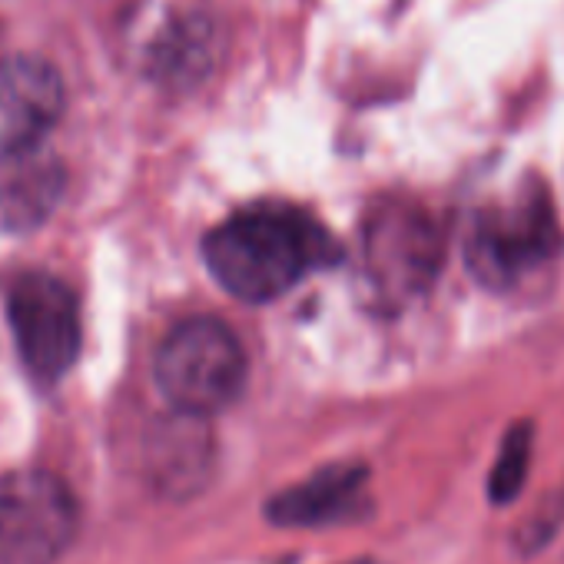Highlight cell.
I'll use <instances>...</instances> for the list:
<instances>
[{"label": "cell", "instance_id": "7", "mask_svg": "<svg viewBox=\"0 0 564 564\" xmlns=\"http://www.w3.org/2000/svg\"><path fill=\"white\" fill-rule=\"evenodd\" d=\"M64 113L61 74L34 57H0V153L44 147V137Z\"/></svg>", "mask_w": 564, "mask_h": 564}, {"label": "cell", "instance_id": "6", "mask_svg": "<svg viewBox=\"0 0 564 564\" xmlns=\"http://www.w3.org/2000/svg\"><path fill=\"white\" fill-rule=\"evenodd\" d=\"M8 313L24 369L37 382L54 386L80 352V310L74 293L57 275L28 272L11 286Z\"/></svg>", "mask_w": 564, "mask_h": 564}, {"label": "cell", "instance_id": "9", "mask_svg": "<svg viewBox=\"0 0 564 564\" xmlns=\"http://www.w3.org/2000/svg\"><path fill=\"white\" fill-rule=\"evenodd\" d=\"M369 471L362 465H329L316 471L313 478L279 491L265 501V518L290 528H313V524H333L349 518L362 505Z\"/></svg>", "mask_w": 564, "mask_h": 564}, {"label": "cell", "instance_id": "3", "mask_svg": "<svg viewBox=\"0 0 564 564\" xmlns=\"http://www.w3.org/2000/svg\"><path fill=\"white\" fill-rule=\"evenodd\" d=\"M561 246V229L544 186L521 189L511 203L485 209L468 239L465 259L475 279L491 290H505L524 272L547 262Z\"/></svg>", "mask_w": 564, "mask_h": 564}, {"label": "cell", "instance_id": "8", "mask_svg": "<svg viewBox=\"0 0 564 564\" xmlns=\"http://www.w3.org/2000/svg\"><path fill=\"white\" fill-rule=\"evenodd\" d=\"M64 193V166L44 147L0 153V229L24 232L41 226Z\"/></svg>", "mask_w": 564, "mask_h": 564}, {"label": "cell", "instance_id": "5", "mask_svg": "<svg viewBox=\"0 0 564 564\" xmlns=\"http://www.w3.org/2000/svg\"><path fill=\"white\" fill-rule=\"evenodd\" d=\"M442 265V236L432 216L409 203H379L366 223V269L379 296L392 303L415 300L432 286Z\"/></svg>", "mask_w": 564, "mask_h": 564}, {"label": "cell", "instance_id": "1", "mask_svg": "<svg viewBox=\"0 0 564 564\" xmlns=\"http://www.w3.org/2000/svg\"><path fill=\"white\" fill-rule=\"evenodd\" d=\"M203 252L226 293L242 303H269L290 293L310 269L336 259V242L313 216L265 203L219 223Z\"/></svg>", "mask_w": 564, "mask_h": 564}, {"label": "cell", "instance_id": "11", "mask_svg": "<svg viewBox=\"0 0 564 564\" xmlns=\"http://www.w3.org/2000/svg\"><path fill=\"white\" fill-rule=\"evenodd\" d=\"M528 465H531V429L528 425H514L495 458L491 478H488V495L498 505H508L518 498L524 478H528Z\"/></svg>", "mask_w": 564, "mask_h": 564}, {"label": "cell", "instance_id": "2", "mask_svg": "<svg viewBox=\"0 0 564 564\" xmlns=\"http://www.w3.org/2000/svg\"><path fill=\"white\" fill-rule=\"evenodd\" d=\"M156 386L173 412L209 419L246 382V352L219 319H186L156 349Z\"/></svg>", "mask_w": 564, "mask_h": 564}, {"label": "cell", "instance_id": "4", "mask_svg": "<svg viewBox=\"0 0 564 564\" xmlns=\"http://www.w3.org/2000/svg\"><path fill=\"white\" fill-rule=\"evenodd\" d=\"M77 531L70 488L41 468L0 485V564H57Z\"/></svg>", "mask_w": 564, "mask_h": 564}, {"label": "cell", "instance_id": "10", "mask_svg": "<svg viewBox=\"0 0 564 564\" xmlns=\"http://www.w3.org/2000/svg\"><path fill=\"white\" fill-rule=\"evenodd\" d=\"M147 462L150 478L160 491L173 498L193 495L206 481L213 465V438L206 419L173 412V419L156 425L147 448Z\"/></svg>", "mask_w": 564, "mask_h": 564}]
</instances>
